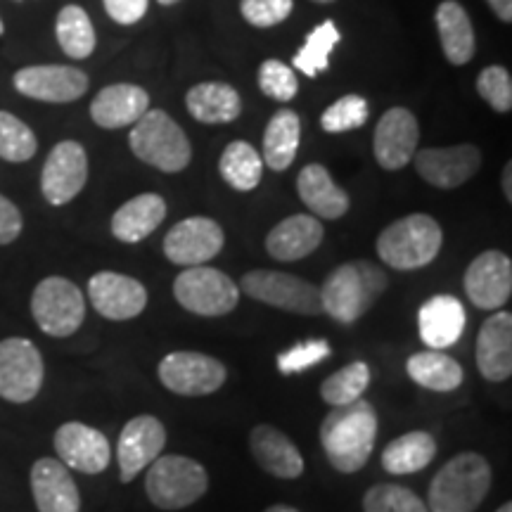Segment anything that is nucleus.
I'll list each match as a JSON object with an SVG mask.
<instances>
[{
	"label": "nucleus",
	"mask_w": 512,
	"mask_h": 512,
	"mask_svg": "<svg viewBox=\"0 0 512 512\" xmlns=\"http://www.w3.org/2000/svg\"><path fill=\"white\" fill-rule=\"evenodd\" d=\"M46 363L31 339L8 337L0 342V399L34 401L43 387Z\"/></svg>",
	"instance_id": "obj_10"
},
{
	"label": "nucleus",
	"mask_w": 512,
	"mask_h": 512,
	"mask_svg": "<svg viewBox=\"0 0 512 512\" xmlns=\"http://www.w3.org/2000/svg\"><path fill=\"white\" fill-rule=\"evenodd\" d=\"M166 219V202L157 192H143L114 211L112 235L126 245L150 238Z\"/></svg>",
	"instance_id": "obj_27"
},
{
	"label": "nucleus",
	"mask_w": 512,
	"mask_h": 512,
	"mask_svg": "<svg viewBox=\"0 0 512 512\" xmlns=\"http://www.w3.org/2000/svg\"><path fill=\"white\" fill-rule=\"evenodd\" d=\"M55 36L60 48L74 60H86L93 55L98 38H95V29L88 12L81 5H64L57 15L55 22Z\"/></svg>",
	"instance_id": "obj_35"
},
{
	"label": "nucleus",
	"mask_w": 512,
	"mask_h": 512,
	"mask_svg": "<svg viewBox=\"0 0 512 512\" xmlns=\"http://www.w3.org/2000/svg\"><path fill=\"white\" fill-rule=\"evenodd\" d=\"M477 368L489 382H505L512 375V316L498 311L484 320L477 335Z\"/></svg>",
	"instance_id": "obj_22"
},
{
	"label": "nucleus",
	"mask_w": 512,
	"mask_h": 512,
	"mask_svg": "<svg viewBox=\"0 0 512 512\" xmlns=\"http://www.w3.org/2000/svg\"><path fill=\"white\" fill-rule=\"evenodd\" d=\"M31 316L50 337H72L86 318V299L72 280L50 275L31 294Z\"/></svg>",
	"instance_id": "obj_7"
},
{
	"label": "nucleus",
	"mask_w": 512,
	"mask_h": 512,
	"mask_svg": "<svg viewBox=\"0 0 512 512\" xmlns=\"http://www.w3.org/2000/svg\"><path fill=\"white\" fill-rule=\"evenodd\" d=\"M24 228L22 211L15 207V202H10L8 197L0 195V245H10L19 238Z\"/></svg>",
	"instance_id": "obj_45"
},
{
	"label": "nucleus",
	"mask_w": 512,
	"mask_h": 512,
	"mask_svg": "<svg viewBox=\"0 0 512 512\" xmlns=\"http://www.w3.org/2000/svg\"><path fill=\"white\" fill-rule=\"evenodd\" d=\"M219 174L230 188L238 192H249L261 183L264 176V159L259 150L245 140L230 143L219 159Z\"/></svg>",
	"instance_id": "obj_34"
},
{
	"label": "nucleus",
	"mask_w": 512,
	"mask_h": 512,
	"mask_svg": "<svg viewBox=\"0 0 512 512\" xmlns=\"http://www.w3.org/2000/svg\"><path fill=\"white\" fill-rule=\"evenodd\" d=\"M266 512H299V510L292 508V505H271Z\"/></svg>",
	"instance_id": "obj_49"
},
{
	"label": "nucleus",
	"mask_w": 512,
	"mask_h": 512,
	"mask_svg": "<svg viewBox=\"0 0 512 512\" xmlns=\"http://www.w3.org/2000/svg\"><path fill=\"white\" fill-rule=\"evenodd\" d=\"M491 486V467L484 456L465 451L453 456L434 475L427 505L430 512H475Z\"/></svg>",
	"instance_id": "obj_3"
},
{
	"label": "nucleus",
	"mask_w": 512,
	"mask_h": 512,
	"mask_svg": "<svg viewBox=\"0 0 512 512\" xmlns=\"http://www.w3.org/2000/svg\"><path fill=\"white\" fill-rule=\"evenodd\" d=\"M166 446V430L155 415H136L124 425L117 444V460L121 482H133L145 467L162 456Z\"/></svg>",
	"instance_id": "obj_14"
},
{
	"label": "nucleus",
	"mask_w": 512,
	"mask_h": 512,
	"mask_svg": "<svg viewBox=\"0 0 512 512\" xmlns=\"http://www.w3.org/2000/svg\"><path fill=\"white\" fill-rule=\"evenodd\" d=\"M377 415L366 399L335 406L320 425L325 458L342 475H354L368 463L375 448Z\"/></svg>",
	"instance_id": "obj_1"
},
{
	"label": "nucleus",
	"mask_w": 512,
	"mask_h": 512,
	"mask_svg": "<svg viewBox=\"0 0 512 512\" xmlns=\"http://www.w3.org/2000/svg\"><path fill=\"white\" fill-rule=\"evenodd\" d=\"M150 110V95L133 83H114L102 88L91 102V117L100 128L133 126Z\"/></svg>",
	"instance_id": "obj_25"
},
{
	"label": "nucleus",
	"mask_w": 512,
	"mask_h": 512,
	"mask_svg": "<svg viewBox=\"0 0 512 512\" xmlns=\"http://www.w3.org/2000/svg\"><path fill=\"white\" fill-rule=\"evenodd\" d=\"M31 494L38 512H81V494L69 467L57 458H38L31 467Z\"/></svg>",
	"instance_id": "obj_21"
},
{
	"label": "nucleus",
	"mask_w": 512,
	"mask_h": 512,
	"mask_svg": "<svg viewBox=\"0 0 512 512\" xmlns=\"http://www.w3.org/2000/svg\"><path fill=\"white\" fill-rule=\"evenodd\" d=\"M188 112L202 124H230L240 117L242 100L228 83L204 81L192 86L185 95Z\"/></svg>",
	"instance_id": "obj_29"
},
{
	"label": "nucleus",
	"mask_w": 512,
	"mask_h": 512,
	"mask_svg": "<svg viewBox=\"0 0 512 512\" xmlns=\"http://www.w3.org/2000/svg\"><path fill=\"white\" fill-rule=\"evenodd\" d=\"M477 93L484 102H489L498 114L512 110V79L503 67H486L477 76Z\"/></svg>",
	"instance_id": "obj_43"
},
{
	"label": "nucleus",
	"mask_w": 512,
	"mask_h": 512,
	"mask_svg": "<svg viewBox=\"0 0 512 512\" xmlns=\"http://www.w3.org/2000/svg\"><path fill=\"white\" fill-rule=\"evenodd\" d=\"M17 93L24 98L53 102V105H64L83 98L88 91L86 72L67 64H36V67H24L12 76Z\"/></svg>",
	"instance_id": "obj_13"
},
{
	"label": "nucleus",
	"mask_w": 512,
	"mask_h": 512,
	"mask_svg": "<svg viewBox=\"0 0 512 512\" xmlns=\"http://www.w3.org/2000/svg\"><path fill=\"white\" fill-rule=\"evenodd\" d=\"M496 512H512V503H503L501 508H498Z\"/></svg>",
	"instance_id": "obj_50"
},
{
	"label": "nucleus",
	"mask_w": 512,
	"mask_h": 512,
	"mask_svg": "<svg viewBox=\"0 0 512 512\" xmlns=\"http://www.w3.org/2000/svg\"><path fill=\"white\" fill-rule=\"evenodd\" d=\"M240 287L256 302L275 306L302 316H320V290L309 280L283 271H249L242 275Z\"/></svg>",
	"instance_id": "obj_9"
},
{
	"label": "nucleus",
	"mask_w": 512,
	"mask_h": 512,
	"mask_svg": "<svg viewBox=\"0 0 512 512\" xmlns=\"http://www.w3.org/2000/svg\"><path fill=\"white\" fill-rule=\"evenodd\" d=\"M441 245L444 233L439 223L427 214H411L382 230L377 254L394 271H418L437 259Z\"/></svg>",
	"instance_id": "obj_4"
},
{
	"label": "nucleus",
	"mask_w": 512,
	"mask_h": 512,
	"mask_svg": "<svg viewBox=\"0 0 512 512\" xmlns=\"http://www.w3.org/2000/svg\"><path fill=\"white\" fill-rule=\"evenodd\" d=\"M259 88L268 98L278 102H290L299 91V81L294 69L280 60H266L259 67Z\"/></svg>",
	"instance_id": "obj_42"
},
{
	"label": "nucleus",
	"mask_w": 512,
	"mask_h": 512,
	"mask_svg": "<svg viewBox=\"0 0 512 512\" xmlns=\"http://www.w3.org/2000/svg\"><path fill=\"white\" fill-rule=\"evenodd\" d=\"M159 380L178 396H209L226 384V368L219 358L200 351H174L159 361Z\"/></svg>",
	"instance_id": "obj_11"
},
{
	"label": "nucleus",
	"mask_w": 512,
	"mask_h": 512,
	"mask_svg": "<svg viewBox=\"0 0 512 512\" xmlns=\"http://www.w3.org/2000/svg\"><path fill=\"white\" fill-rule=\"evenodd\" d=\"M313 3H335V0H313Z\"/></svg>",
	"instance_id": "obj_53"
},
{
	"label": "nucleus",
	"mask_w": 512,
	"mask_h": 512,
	"mask_svg": "<svg viewBox=\"0 0 512 512\" xmlns=\"http://www.w3.org/2000/svg\"><path fill=\"white\" fill-rule=\"evenodd\" d=\"M159 3H162V5H176V3H181V0H159Z\"/></svg>",
	"instance_id": "obj_51"
},
{
	"label": "nucleus",
	"mask_w": 512,
	"mask_h": 512,
	"mask_svg": "<svg viewBox=\"0 0 512 512\" xmlns=\"http://www.w3.org/2000/svg\"><path fill=\"white\" fill-rule=\"evenodd\" d=\"M467 325L465 306L451 294H437V297L427 299L420 306L418 313V328L420 337L427 347L434 351H444L458 339L463 337Z\"/></svg>",
	"instance_id": "obj_24"
},
{
	"label": "nucleus",
	"mask_w": 512,
	"mask_h": 512,
	"mask_svg": "<svg viewBox=\"0 0 512 512\" xmlns=\"http://www.w3.org/2000/svg\"><path fill=\"white\" fill-rule=\"evenodd\" d=\"M174 297L185 311L204 318L226 316L238 306L240 290L235 280L209 266H190L174 280Z\"/></svg>",
	"instance_id": "obj_8"
},
{
	"label": "nucleus",
	"mask_w": 512,
	"mask_h": 512,
	"mask_svg": "<svg viewBox=\"0 0 512 512\" xmlns=\"http://www.w3.org/2000/svg\"><path fill=\"white\" fill-rule=\"evenodd\" d=\"M297 190L302 202L320 219H342L349 211V195L332 181L328 169L320 164L304 166L297 178Z\"/></svg>",
	"instance_id": "obj_28"
},
{
	"label": "nucleus",
	"mask_w": 512,
	"mask_h": 512,
	"mask_svg": "<svg viewBox=\"0 0 512 512\" xmlns=\"http://www.w3.org/2000/svg\"><path fill=\"white\" fill-rule=\"evenodd\" d=\"M387 285V273L370 261H349L337 266L318 287L323 313L342 325L356 323L373 309Z\"/></svg>",
	"instance_id": "obj_2"
},
{
	"label": "nucleus",
	"mask_w": 512,
	"mask_h": 512,
	"mask_svg": "<svg viewBox=\"0 0 512 512\" xmlns=\"http://www.w3.org/2000/svg\"><path fill=\"white\" fill-rule=\"evenodd\" d=\"M332 356V347L325 339H306V342H299L290 347L283 354H278V370L283 375H294L304 373L318 363H323L325 358Z\"/></svg>",
	"instance_id": "obj_41"
},
{
	"label": "nucleus",
	"mask_w": 512,
	"mask_h": 512,
	"mask_svg": "<svg viewBox=\"0 0 512 512\" xmlns=\"http://www.w3.org/2000/svg\"><path fill=\"white\" fill-rule=\"evenodd\" d=\"M5 34V24H3V19H0V36Z\"/></svg>",
	"instance_id": "obj_52"
},
{
	"label": "nucleus",
	"mask_w": 512,
	"mask_h": 512,
	"mask_svg": "<svg viewBox=\"0 0 512 512\" xmlns=\"http://www.w3.org/2000/svg\"><path fill=\"white\" fill-rule=\"evenodd\" d=\"M88 299L102 318L131 320L145 311L147 290L131 275L100 271L88 280Z\"/></svg>",
	"instance_id": "obj_18"
},
{
	"label": "nucleus",
	"mask_w": 512,
	"mask_h": 512,
	"mask_svg": "<svg viewBox=\"0 0 512 512\" xmlns=\"http://www.w3.org/2000/svg\"><path fill=\"white\" fill-rule=\"evenodd\" d=\"M437 29L441 50H444L446 60L451 64H467L475 57V29H472L470 15H467L463 5L458 0H444L437 8Z\"/></svg>",
	"instance_id": "obj_30"
},
{
	"label": "nucleus",
	"mask_w": 512,
	"mask_h": 512,
	"mask_svg": "<svg viewBox=\"0 0 512 512\" xmlns=\"http://www.w3.org/2000/svg\"><path fill=\"white\" fill-rule=\"evenodd\" d=\"M88 181V155L76 140H62L57 143L43 164L41 171V192L48 204L62 207L72 202L79 192L86 188Z\"/></svg>",
	"instance_id": "obj_12"
},
{
	"label": "nucleus",
	"mask_w": 512,
	"mask_h": 512,
	"mask_svg": "<svg viewBox=\"0 0 512 512\" xmlns=\"http://www.w3.org/2000/svg\"><path fill=\"white\" fill-rule=\"evenodd\" d=\"M413 159L422 181L441 190L460 188L482 166V152L475 145L427 147V150H420Z\"/></svg>",
	"instance_id": "obj_17"
},
{
	"label": "nucleus",
	"mask_w": 512,
	"mask_h": 512,
	"mask_svg": "<svg viewBox=\"0 0 512 512\" xmlns=\"http://www.w3.org/2000/svg\"><path fill=\"white\" fill-rule=\"evenodd\" d=\"M223 249V228L207 216H190L166 233L164 254L176 266H202Z\"/></svg>",
	"instance_id": "obj_15"
},
{
	"label": "nucleus",
	"mask_w": 512,
	"mask_h": 512,
	"mask_svg": "<svg viewBox=\"0 0 512 512\" xmlns=\"http://www.w3.org/2000/svg\"><path fill=\"white\" fill-rule=\"evenodd\" d=\"M486 3H489V8L496 12V17L501 19V22H512V0H486Z\"/></svg>",
	"instance_id": "obj_47"
},
{
	"label": "nucleus",
	"mask_w": 512,
	"mask_h": 512,
	"mask_svg": "<svg viewBox=\"0 0 512 512\" xmlns=\"http://www.w3.org/2000/svg\"><path fill=\"white\" fill-rule=\"evenodd\" d=\"M465 294L477 309H503L512 294V261L508 254L489 249L467 266Z\"/></svg>",
	"instance_id": "obj_16"
},
{
	"label": "nucleus",
	"mask_w": 512,
	"mask_h": 512,
	"mask_svg": "<svg viewBox=\"0 0 512 512\" xmlns=\"http://www.w3.org/2000/svg\"><path fill=\"white\" fill-rule=\"evenodd\" d=\"M437 456V441L427 432H408L384 448L382 467L389 475H415Z\"/></svg>",
	"instance_id": "obj_33"
},
{
	"label": "nucleus",
	"mask_w": 512,
	"mask_h": 512,
	"mask_svg": "<svg viewBox=\"0 0 512 512\" xmlns=\"http://www.w3.org/2000/svg\"><path fill=\"white\" fill-rule=\"evenodd\" d=\"M339 31L335 27V22H323L320 27H316L306 36V43L299 48V53L294 55V69L306 76H318L320 72L330 67V55L335 46L339 43Z\"/></svg>",
	"instance_id": "obj_37"
},
{
	"label": "nucleus",
	"mask_w": 512,
	"mask_h": 512,
	"mask_svg": "<svg viewBox=\"0 0 512 512\" xmlns=\"http://www.w3.org/2000/svg\"><path fill=\"white\" fill-rule=\"evenodd\" d=\"M370 107L368 100L361 95H344L337 102H332L328 110L320 117V126L325 133H347L351 128L363 126L368 121Z\"/></svg>",
	"instance_id": "obj_40"
},
{
	"label": "nucleus",
	"mask_w": 512,
	"mask_h": 512,
	"mask_svg": "<svg viewBox=\"0 0 512 512\" xmlns=\"http://www.w3.org/2000/svg\"><path fill=\"white\" fill-rule=\"evenodd\" d=\"M510 176H512V166L505 164V171H503V192H505V200L512 202V183H510Z\"/></svg>",
	"instance_id": "obj_48"
},
{
	"label": "nucleus",
	"mask_w": 512,
	"mask_h": 512,
	"mask_svg": "<svg viewBox=\"0 0 512 512\" xmlns=\"http://www.w3.org/2000/svg\"><path fill=\"white\" fill-rule=\"evenodd\" d=\"M55 451L60 463L83 475H100L112 460V448L105 434L83 422H64L55 432Z\"/></svg>",
	"instance_id": "obj_19"
},
{
	"label": "nucleus",
	"mask_w": 512,
	"mask_h": 512,
	"mask_svg": "<svg viewBox=\"0 0 512 512\" xmlns=\"http://www.w3.org/2000/svg\"><path fill=\"white\" fill-rule=\"evenodd\" d=\"M249 448L256 465L278 479H297L304 475V458L294 441L273 425H256L249 432Z\"/></svg>",
	"instance_id": "obj_23"
},
{
	"label": "nucleus",
	"mask_w": 512,
	"mask_h": 512,
	"mask_svg": "<svg viewBox=\"0 0 512 512\" xmlns=\"http://www.w3.org/2000/svg\"><path fill=\"white\" fill-rule=\"evenodd\" d=\"M36 133L15 114L0 110V159L12 164L29 162L36 155Z\"/></svg>",
	"instance_id": "obj_38"
},
{
	"label": "nucleus",
	"mask_w": 512,
	"mask_h": 512,
	"mask_svg": "<svg viewBox=\"0 0 512 512\" xmlns=\"http://www.w3.org/2000/svg\"><path fill=\"white\" fill-rule=\"evenodd\" d=\"M323 235V223L316 216L294 214L268 233L266 249L275 261H299L316 252Z\"/></svg>",
	"instance_id": "obj_26"
},
{
	"label": "nucleus",
	"mask_w": 512,
	"mask_h": 512,
	"mask_svg": "<svg viewBox=\"0 0 512 512\" xmlns=\"http://www.w3.org/2000/svg\"><path fill=\"white\" fill-rule=\"evenodd\" d=\"M150 0H102L107 15L117 24H136L145 17Z\"/></svg>",
	"instance_id": "obj_46"
},
{
	"label": "nucleus",
	"mask_w": 512,
	"mask_h": 512,
	"mask_svg": "<svg viewBox=\"0 0 512 512\" xmlns=\"http://www.w3.org/2000/svg\"><path fill=\"white\" fill-rule=\"evenodd\" d=\"M420 140V126L413 112L406 107H394L384 112L375 126L373 150L382 169L399 171L415 157Z\"/></svg>",
	"instance_id": "obj_20"
},
{
	"label": "nucleus",
	"mask_w": 512,
	"mask_h": 512,
	"mask_svg": "<svg viewBox=\"0 0 512 512\" xmlns=\"http://www.w3.org/2000/svg\"><path fill=\"white\" fill-rule=\"evenodd\" d=\"M302 121L292 110H278L268 121L264 133V162L273 171H287L297 157Z\"/></svg>",
	"instance_id": "obj_31"
},
{
	"label": "nucleus",
	"mask_w": 512,
	"mask_h": 512,
	"mask_svg": "<svg viewBox=\"0 0 512 512\" xmlns=\"http://www.w3.org/2000/svg\"><path fill=\"white\" fill-rule=\"evenodd\" d=\"M128 143L140 162L164 174H178L192 159V145L185 131L162 110H147L133 124Z\"/></svg>",
	"instance_id": "obj_5"
},
{
	"label": "nucleus",
	"mask_w": 512,
	"mask_h": 512,
	"mask_svg": "<svg viewBox=\"0 0 512 512\" xmlns=\"http://www.w3.org/2000/svg\"><path fill=\"white\" fill-rule=\"evenodd\" d=\"M370 384V368L368 363L354 361L349 366L339 368L335 375H330L328 380L320 384V396H323L325 403L335 406H347V403H354L366 394Z\"/></svg>",
	"instance_id": "obj_36"
},
{
	"label": "nucleus",
	"mask_w": 512,
	"mask_h": 512,
	"mask_svg": "<svg viewBox=\"0 0 512 512\" xmlns=\"http://www.w3.org/2000/svg\"><path fill=\"white\" fill-rule=\"evenodd\" d=\"M406 373L415 384L430 389V392H453L465 380L463 368L456 358L444 351H420L413 354L406 363Z\"/></svg>",
	"instance_id": "obj_32"
},
{
	"label": "nucleus",
	"mask_w": 512,
	"mask_h": 512,
	"mask_svg": "<svg viewBox=\"0 0 512 512\" xmlns=\"http://www.w3.org/2000/svg\"><path fill=\"white\" fill-rule=\"evenodd\" d=\"M292 0H242L240 12L252 27L268 29L283 24L292 15Z\"/></svg>",
	"instance_id": "obj_44"
},
{
	"label": "nucleus",
	"mask_w": 512,
	"mask_h": 512,
	"mask_svg": "<svg viewBox=\"0 0 512 512\" xmlns=\"http://www.w3.org/2000/svg\"><path fill=\"white\" fill-rule=\"evenodd\" d=\"M204 465L188 456H159L145 475V491L159 510H181L207 494Z\"/></svg>",
	"instance_id": "obj_6"
},
{
	"label": "nucleus",
	"mask_w": 512,
	"mask_h": 512,
	"mask_svg": "<svg viewBox=\"0 0 512 512\" xmlns=\"http://www.w3.org/2000/svg\"><path fill=\"white\" fill-rule=\"evenodd\" d=\"M363 512H430L411 489L399 484H375L363 496Z\"/></svg>",
	"instance_id": "obj_39"
}]
</instances>
